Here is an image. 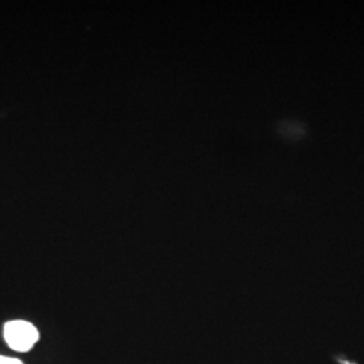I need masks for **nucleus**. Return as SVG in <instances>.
<instances>
[{
    "label": "nucleus",
    "mask_w": 364,
    "mask_h": 364,
    "mask_svg": "<svg viewBox=\"0 0 364 364\" xmlns=\"http://www.w3.org/2000/svg\"><path fill=\"white\" fill-rule=\"evenodd\" d=\"M3 335L9 347L16 352H27L33 348V346L38 341V329L33 324L14 320L4 326Z\"/></svg>",
    "instance_id": "f257e3e1"
},
{
    "label": "nucleus",
    "mask_w": 364,
    "mask_h": 364,
    "mask_svg": "<svg viewBox=\"0 0 364 364\" xmlns=\"http://www.w3.org/2000/svg\"><path fill=\"white\" fill-rule=\"evenodd\" d=\"M0 364H23L18 359L13 358H6V356H0Z\"/></svg>",
    "instance_id": "f03ea898"
}]
</instances>
